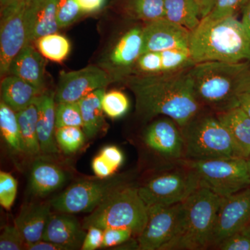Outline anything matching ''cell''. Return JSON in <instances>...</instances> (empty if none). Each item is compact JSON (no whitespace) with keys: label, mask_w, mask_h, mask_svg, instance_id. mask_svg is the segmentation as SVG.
<instances>
[{"label":"cell","mask_w":250,"mask_h":250,"mask_svg":"<svg viewBox=\"0 0 250 250\" xmlns=\"http://www.w3.org/2000/svg\"><path fill=\"white\" fill-rule=\"evenodd\" d=\"M190 69L160 75H135L126 80L143 119L165 116L183 127L201 111Z\"/></svg>","instance_id":"obj_1"},{"label":"cell","mask_w":250,"mask_h":250,"mask_svg":"<svg viewBox=\"0 0 250 250\" xmlns=\"http://www.w3.org/2000/svg\"><path fill=\"white\" fill-rule=\"evenodd\" d=\"M190 72L199 103L216 113L238 107L250 91V62H200Z\"/></svg>","instance_id":"obj_2"},{"label":"cell","mask_w":250,"mask_h":250,"mask_svg":"<svg viewBox=\"0 0 250 250\" xmlns=\"http://www.w3.org/2000/svg\"><path fill=\"white\" fill-rule=\"evenodd\" d=\"M189 49L195 64L250 62V36L236 16L205 17L191 31Z\"/></svg>","instance_id":"obj_3"},{"label":"cell","mask_w":250,"mask_h":250,"mask_svg":"<svg viewBox=\"0 0 250 250\" xmlns=\"http://www.w3.org/2000/svg\"><path fill=\"white\" fill-rule=\"evenodd\" d=\"M224 197L199 188L185 201L177 229L161 250H200L210 248L215 219Z\"/></svg>","instance_id":"obj_4"},{"label":"cell","mask_w":250,"mask_h":250,"mask_svg":"<svg viewBox=\"0 0 250 250\" xmlns=\"http://www.w3.org/2000/svg\"><path fill=\"white\" fill-rule=\"evenodd\" d=\"M148 220L147 206L140 196L139 188L117 186L83 220V229L98 227L129 229L139 236Z\"/></svg>","instance_id":"obj_5"},{"label":"cell","mask_w":250,"mask_h":250,"mask_svg":"<svg viewBox=\"0 0 250 250\" xmlns=\"http://www.w3.org/2000/svg\"><path fill=\"white\" fill-rule=\"evenodd\" d=\"M183 159L192 161L237 157L231 136L216 115L200 113L181 128Z\"/></svg>","instance_id":"obj_6"},{"label":"cell","mask_w":250,"mask_h":250,"mask_svg":"<svg viewBox=\"0 0 250 250\" xmlns=\"http://www.w3.org/2000/svg\"><path fill=\"white\" fill-rule=\"evenodd\" d=\"M182 166L196 174L200 188H205L220 197H226L250 187L247 159H231L192 161L181 159Z\"/></svg>","instance_id":"obj_7"},{"label":"cell","mask_w":250,"mask_h":250,"mask_svg":"<svg viewBox=\"0 0 250 250\" xmlns=\"http://www.w3.org/2000/svg\"><path fill=\"white\" fill-rule=\"evenodd\" d=\"M183 167L154 177L139 188L140 196L147 208L182 203L200 188L195 172Z\"/></svg>","instance_id":"obj_8"},{"label":"cell","mask_w":250,"mask_h":250,"mask_svg":"<svg viewBox=\"0 0 250 250\" xmlns=\"http://www.w3.org/2000/svg\"><path fill=\"white\" fill-rule=\"evenodd\" d=\"M28 0H18L1 10L0 24V75L9 74L10 65L28 43L26 9Z\"/></svg>","instance_id":"obj_9"},{"label":"cell","mask_w":250,"mask_h":250,"mask_svg":"<svg viewBox=\"0 0 250 250\" xmlns=\"http://www.w3.org/2000/svg\"><path fill=\"white\" fill-rule=\"evenodd\" d=\"M117 181L85 180L77 182L50 202L62 213H91L117 186Z\"/></svg>","instance_id":"obj_10"},{"label":"cell","mask_w":250,"mask_h":250,"mask_svg":"<svg viewBox=\"0 0 250 250\" xmlns=\"http://www.w3.org/2000/svg\"><path fill=\"white\" fill-rule=\"evenodd\" d=\"M142 49V27L131 28L116 41L103 57L100 66L107 72L113 82L127 80L134 74Z\"/></svg>","instance_id":"obj_11"},{"label":"cell","mask_w":250,"mask_h":250,"mask_svg":"<svg viewBox=\"0 0 250 250\" xmlns=\"http://www.w3.org/2000/svg\"><path fill=\"white\" fill-rule=\"evenodd\" d=\"M113 83L100 65H88L75 71L60 72L55 91L56 103H78L86 95Z\"/></svg>","instance_id":"obj_12"},{"label":"cell","mask_w":250,"mask_h":250,"mask_svg":"<svg viewBox=\"0 0 250 250\" xmlns=\"http://www.w3.org/2000/svg\"><path fill=\"white\" fill-rule=\"evenodd\" d=\"M250 223V187L224 197L217 213L210 248L240 232Z\"/></svg>","instance_id":"obj_13"},{"label":"cell","mask_w":250,"mask_h":250,"mask_svg":"<svg viewBox=\"0 0 250 250\" xmlns=\"http://www.w3.org/2000/svg\"><path fill=\"white\" fill-rule=\"evenodd\" d=\"M147 209V224L138 236V250H161L175 233L182 213V202Z\"/></svg>","instance_id":"obj_14"},{"label":"cell","mask_w":250,"mask_h":250,"mask_svg":"<svg viewBox=\"0 0 250 250\" xmlns=\"http://www.w3.org/2000/svg\"><path fill=\"white\" fill-rule=\"evenodd\" d=\"M142 54L189 48L191 31L166 18L146 22L142 27Z\"/></svg>","instance_id":"obj_15"},{"label":"cell","mask_w":250,"mask_h":250,"mask_svg":"<svg viewBox=\"0 0 250 250\" xmlns=\"http://www.w3.org/2000/svg\"><path fill=\"white\" fill-rule=\"evenodd\" d=\"M144 141L149 149L172 160L184 157V144L182 130L170 118L153 122L144 134Z\"/></svg>","instance_id":"obj_16"},{"label":"cell","mask_w":250,"mask_h":250,"mask_svg":"<svg viewBox=\"0 0 250 250\" xmlns=\"http://www.w3.org/2000/svg\"><path fill=\"white\" fill-rule=\"evenodd\" d=\"M51 214L42 240L60 245L67 250L82 248L85 233L83 227L75 217L70 213Z\"/></svg>","instance_id":"obj_17"},{"label":"cell","mask_w":250,"mask_h":250,"mask_svg":"<svg viewBox=\"0 0 250 250\" xmlns=\"http://www.w3.org/2000/svg\"><path fill=\"white\" fill-rule=\"evenodd\" d=\"M57 3L58 0H28L25 13L28 42L58 32Z\"/></svg>","instance_id":"obj_18"},{"label":"cell","mask_w":250,"mask_h":250,"mask_svg":"<svg viewBox=\"0 0 250 250\" xmlns=\"http://www.w3.org/2000/svg\"><path fill=\"white\" fill-rule=\"evenodd\" d=\"M45 58L38 49L28 42L15 57L10 65L8 75H15L45 90Z\"/></svg>","instance_id":"obj_19"},{"label":"cell","mask_w":250,"mask_h":250,"mask_svg":"<svg viewBox=\"0 0 250 250\" xmlns=\"http://www.w3.org/2000/svg\"><path fill=\"white\" fill-rule=\"evenodd\" d=\"M38 109V135L41 152L57 154L55 92L44 90L34 103Z\"/></svg>","instance_id":"obj_20"},{"label":"cell","mask_w":250,"mask_h":250,"mask_svg":"<svg viewBox=\"0 0 250 250\" xmlns=\"http://www.w3.org/2000/svg\"><path fill=\"white\" fill-rule=\"evenodd\" d=\"M216 116L228 129L237 157L248 159L250 156V117L239 106L217 113Z\"/></svg>","instance_id":"obj_21"},{"label":"cell","mask_w":250,"mask_h":250,"mask_svg":"<svg viewBox=\"0 0 250 250\" xmlns=\"http://www.w3.org/2000/svg\"><path fill=\"white\" fill-rule=\"evenodd\" d=\"M51 204L31 203L24 205L15 220L26 243L42 239L46 225L51 214Z\"/></svg>","instance_id":"obj_22"},{"label":"cell","mask_w":250,"mask_h":250,"mask_svg":"<svg viewBox=\"0 0 250 250\" xmlns=\"http://www.w3.org/2000/svg\"><path fill=\"white\" fill-rule=\"evenodd\" d=\"M43 91L15 75H7L1 78V100L16 113L35 103Z\"/></svg>","instance_id":"obj_23"},{"label":"cell","mask_w":250,"mask_h":250,"mask_svg":"<svg viewBox=\"0 0 250 250\" xmlns=\"http://www.w3.org/2000/svg\"><path fill=\"white\" fill-rule=\"evenodd\" d=\"M65 180L63 171L50 163L36 161L31 168V188L38 196H45L57 190Z\"/></svg>","instance_id":"obj_24"},{"label":"cell","mask_w":250,"mask_h":250,"mask_svg":"<svg viewBox=\"0 0 250 250\" xmlns=\"http://www.w3.org/2000/svg\"><path fill=\"white\" fill-rule=\"evenodd\" d=\"M106 88L95 90L78 102L82 113L85 136L88 139L95 137L103 129L105 125L102 100Z\"/></svg>","instance_id":"obj_25"},{"label":"cell","mask_w":250,"mask_h":250,"mask_svg":"<svg viewBox=\"0 0 250 250\" xmlns=\"http://www.w3.org/2000/svg\"><path fill=\"white\" fill-rule=\"evenodd\" d=\"M165 18L193 31L202 20L200 6L195 0H164Z\"/></svg>","instance_id":"obj_26"},{"label":"cell","mask_w":250,"mask_h":250,"mask_svg":"<svg viewBox=\"0 0 250 250\" xmlns=\"http://www.w3.org/2000/svg\"><path fill=\"white\" fill-rule=\"evenodd\" d=\"M17 118L22 137L24 153L31 156L41 152L38 135V109L35 104L17 112Z\"/></svg>","instance_id":"obj_27"},{"label":"cell","mask_w":250,"mask_h":250,"mask_svg":"<svg viewBox=\"0 0 250 250\" xmlns=\"http://www.w3.org/2000/svg\"><path fill=\"white\" fill-rule=\"evenodd\" d=\"M118 4L131 20L148 22L165 18L164 0H118Z\"/></svg>","instance_id":"obj_28"},{"label":"cell","mask_w":250,"mask_h":250,"mask_svg":"<svg viewBox=\"0 0 250 250\" xmlns=\"http://www.w3.org/2000/svg\"><path fill=\"white\" fill-rule=\"evenodd\" d=\"M0 130L10 148L16 152H24L17 113L2 100L0 103Z\"/></svg>","instance_id":"obj_29"},{"label":"cell","mask_w":250,"mask_h":250,"mask_svg":"<svg viewBox=\"0 0 250 250\" xmlns=\"http://www.w3.org/2000/svg\"><path fill=\"white\" fill-rule=\"evenodd\" d=\"M40 53L51 62H61L67 58L71 45L65 36L56 32L41 36L35 41Z\"/></svg>","instance_id":"obj_30"},{"label":"cell","mask_w":250,"mask_h":250,"mask_svg":"<svg viewBox=\"0 0 250 250\" xmlns=\"http://www.w3.org/2000/svg\"><path fill=\"white\" fill-rule=\"evenodd\" d=\"M85 134L82 127L64 126L56 129V139L65 154H73L83 146Z\"/></svg>","instance_id":"obj_31"},{"label":"cell","mask_w":250,"mask_h":250,"mask_svg":"<svg viewBox=\"0 0 250 250\" xmlns=\"http://www.w3.org/2000/svg\"><path fill=\"white\" fill-rule=\"evenodd\" d=\"M102 105L104 112L111 119H118L126 114L130 108L129 98L121 90H113L104 95Z\"/></svg>","instance_id":"obj_32"},{"label":"cell","mask_w":250,"mask_h":250,"mask_svg":"<svg viewBox=\"0 0 250 250\" xmlns=\"http://www.w3.org/2000/svg\"><path fill=\"white\" fill-rule=\"evenodd\" d=\"M83 126L79 103H57L56 106V129L64 126Z\"/></svg>","instance_id":"obj_33"},{"label":"cell","mask_w":250,"mask_h":250,"mask_svg":"<svg viewBox=\"0 0 250 250\" xmlns=\"http://www.w3.org/2000/svg\"><path fill=\"white\" fill-rule=\"evenodd\" d=\"M83 16L77 0H58L57 22L59 29L69 27Z\"/></svg>","instance_id":"obj_34"},{"label":"cell","mask_w":250,"mask_h":250,"mask_svg":"<svg viewBox=\"0 0 250 250\" xmlns=\"http://www.w3.org/2000/svg\"><path fill=\"white\" fill-rule=\"evenodd\" d=\"M134 74L141 75L163 74L159 52H147L141 54L136 62Z\"/></svg>","instance_id":"obj_35"},{"label":"cell","mask_w":250,"mask_h":250,"mask_svg":"<svg viewBox=\"0 0 250 250\" xmlns=\"http://www.w3.org/2000/svg\"><path fill=\"white\" fill-rule=\"evenodd\" d=\"M18 191L16 179L8 172H0V205L6 210L11 209Z\"/></svg>","instance_id":"obj_36"},{"label":"cell","mask_w":250,"mask_h":250,"mask_svg":"<svg viewBox=\"0 0 250 250\" xmlns=\"http://www.w3.org/2000/svg\"><path fill=\"white\" fill-rule=\"evenodd\" d=\"M250 0H215L209 14L206 17L211 19L236 16V13L244 9Z\"/></svg>","instance_id":"obj_37"},{"label":"cell","mask_w":250,"mask_h":250,"mask_svg":"<svg viewBox=\"0 0 250 250\" xmlns=\"http://www.w3.org/2000/svg\"><path fill=\"white\" fill-rule=\"evenodd\" d=\"M26 241L16 225H6L0 237V250L25 249Z\"/></svg>","instance_id":"obj_38"},{"label":"cell","mask_w":250,"mask_h":250,"mask_svg":"<svg viewBox=\"0 0 250 250\" xmlns=\"http://www.w3.org/2000/svg\"><path fill=\"white\" fill-rule=\"evenodd\" d=\"M134 233L129 229L111 228L104 229L103 248H111L129 241Z\"/></svg>","instance_id":"obj_39"},{"label":"cell","mask_w":250,"mask_h":250,"mask_svg":"<svg viewBox=\"0 0 250 250\" xmlns=\"http://www.w3.org/2000/svg\"><path fill=\"white\" fill-rule=\"evenodd\" d=\"M215 249L221 250H250V236L240 231L223 240Z\"/></svg>","instance_id":"obj_40"},{"label":"cell","mask_w":250,"mask_h":250,"mask_svg":"<svg viewBox=\"0 0 250 250\" xmlns=\"http://www.w3.org/2000/svg\"><path fill=\"white\" fill-rule=\"evenodd\" d=\"M82 250H95L103 248L104 229L98 227L91 226L87 229Z\"/></svg>","instance_id":"obj_41"},{"label":"cell","mask_w":250,"mask_h":250,"mask_svg":"<svg viewBox=\"0 0 250 250\" xmlns=\"http://www.w3.org/2000/svg\"><path fill=\"white\" fill-rule=\"evenodd\" d=\"M100 154L116 170L123 164L124 161L123 152L116 146H106L102 149Z\"/></svg>","instance_id":"obj_42"},{"label":"cell","mask_w":250,"mask_h":250,"mask_svg":"<svg viewBox=\"0 0 250 250\" xmlns=\"http://www.w3.org/2000/svg\"><path fill=\"white\" fill-rule=\"evenodd\" d=\"M92 168L95 175L102 179L107 178L116 171L100 154L94 158Z\"/></svg>","instance_id":"obj_43"},{"label":"cell","mask_w":250,"mask_h":250,"mask_svg":"<svg viewBox=\"0 0 250 250\" xmlns=\"http://www.w3.org/2000/svg\"><path fill=\"white\" fill-rule=\"evenodd\" d=\"M84 15L97 14L104 8L107 0H77Z\"/></svg>","instance_id":"obj_44"},{"label":"cell","mask_w":250,"mask_h":250,"mask_svg":"<svg viewBox=\"0 0 250 250\" xmlns=\"http://www.w3.org/2000/svg\"><path fill=\"white\" fill-rule=\"evenodd\" d=\"M25 250H67L66 248L60 245L56 244L44 240L35 243H26Z\"/></svg>","instance_id":"obj_45"},{"label":"cell","mask_w":250,"mask_h":250,"mask_svg":"<svg viewBox=\"0 0 250 250\" xmlns=\"http://www.w3.org/2000/svg\"><path fill=\"white\" fill-rule=\"evenodd\" d=\"M198 4L201 11L202 18L206 17L211 11L215 0H195Z\"/></svg>","instance_id":"obj_46"},{"label":"cell","mask_w":250,"mask_h":250,"mask_svg":"<svg viewBox=\"0 0 250 250\" xmlns=\"http://www.w3.org/2000/svg\"><path fill=\"white\" fill-rule=\"evenodd\" d=\"M241 21L243 27L250 36V0L243 9V17Z\"/></svg>","instance_id":"obj_47"},{"label":"cell","mask_w":250,"mask_h":250,"mask_svg":"<svg viewBox=\"0 0 250 250\" xmlns=\"http://www.w3.org/2000/svg\"><path fill=\"white\" fill-rule=\"evenodd\" d=\"M239 107H241L250 117V91L242 95L239 100Z\"/></svg>","instance_id":"obj_48"},{"label":"cell","mask_w":250,"mask_h":250,"mask_svg":"<svg viewBox=\"0 0 250 250\" xmlns=\"http://www.w3.org/2000/svg\"><path fill=\"white\" fill-rule=\"evenodd\" d=\"M18 0H0V9L1 10L4 9L6 6L9 5L14 4Z\"/></svg>","instance_id":"obj_49"},{"label":"cell","mask_w":250,"mask_h":250,"mask_svg":"<svg viewBox=\"0 0 250 250\" xmlns=\"http://www.w3.org/2000/svg\"><path fill=\"white\" fill-rule=\"evenodd\" d=\"M242 231L248 233V234L250 235V223L248 225V226L246 227V228L243 229L242 230Z\"/></svg>","instance_id":"obj_50"},{"label":"cell","mask_w":250,"mask_h":250,"mask_svg":"<svg viewBox=\"0 0 250 250\" xmlns=\"http://www.w3.org/2000/svg\"><path fill=\"white\" fill-rule=\"evenodd\" d=\"M247 162H248V169H249V172L250 174V156L248 159H247Z\"/></svg>","instance_id":"obj_51"}]
</instances>
